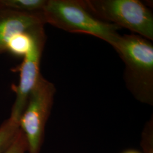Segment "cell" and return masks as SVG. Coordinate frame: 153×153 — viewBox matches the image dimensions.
<instances>
[{
    "label": "cell",
    "instance_id": "obj_1",
    "mask_svg": "<svg viewBox=\"0 0 153 153\" xmlns=\"http://www.w3.org/2000/svg\"><path fill=\"white\" fill-rule=\"evenodd\" d=\"M125 65L124 80L133 97L153 105V44L136 34L119 36L112 45Z\"/></svg>",
    "mask_w": 153,
    "mask_h": 153
},
{
    "label": "cell",
    "instance_id": "obj_2",
    "mask_svg": "<svg viewBox=\"0 0 153 153\" xmlns=\"http://www.w3.org/2000/svg\"><path fill=\"white\" fill-rule=\"evenodd\" d=\"M45 23L69 33L88 34L111 46L120 36V28L93 15L80 0H47L42 10Z\"/></svg>",
    "mask_w": 153,
    "mask_h": 153
},
{
    "label": "cell",
    "instance_id": "obj_3",
    "mask_svg": "<svg viewBox=\"0 0 153 153\" xmlns=\"http://www.w3.org/2000/svg\"><path fill=\"white\" fill-rule=\"evenodd\" d=\"M90 11L99 19L153 40L152 12L138 0H86Z\"/></svg>",
    "mask_w": 153,
    "mask_h": 153
},
{
    "label": "cell",
    "instance_id": "obj_4",
    "mask_svg": "<svg viewBox=\"0 0 153 153\" xmlns=\"http://www.w3.org/2000/svg\"><path fill=\"white\" fill-rule=\"evenodd\" d=\"M56 91L55 85L41 75L29 96L26 108L18 121L19 128L27 142V153L40 152Z\"/></svg>",
    "mask_w": 153,
    "mask_h": 153
},
{
    "label": "cell",
    "instance_id": "obj_5",
    "mask_svg": "<svg viewBox=\"0 0 153 153\" xmlns=\"http://www.w3.org/2000/svg\"><path fill=\"white\" fill-rule=\"evenodd\" d=\"M33 39V46L23 57V61L19 68V84L14 89L16 93V99L11 109L10 117L18 121L26 108L30 94L41 76L40 64L46 41L44 27L34 31Z\"/></svg>",
    "mask_w": 153,
    "mask_h": 153
},
{
    "label": "cell",
    "instance_id": "obj_6",
    "mask_svg": "<svg viewBox=\"0 0 153 153\" xmlns=\"http://www.w3.org/2000/svg\"><path fill=\"white\" fill-rule=\"evenodd\" d=\"M42 12L22 13L0 9V54L6 51L9 41L16 34L44 27Z\"/></svg>",
    "mask_w": 153,
    "mask_h": 153
},
{
    "label": "cell",
    "instance_id": "obj_7",
    "mask_svg": "<svg viewBox=\"0 0 153 153\" xmlns=\"http://www.w3.org/2000/svg\"><path fill=\"white\" fill-rule=\"evenodd\" d=\"M47 0H0V9L22 13L42 11Z\"/></svg>",
    "mask_w": 153,
    "mask_h": 153
},
{
    "label": "cell",
    "instance_id": "obj_8",
    "mask_svg": "<svg viewBox=\"0 0 153 153\" xmlns=\"http://www.w3.org/2000/svg\"><path fill=\"white\" fill-rule=\"evenodd\" d=\"M36 29L31 32L16 34L8 43L6 46V51H9L18 56L24 57L30 51L33 46V33Z\"/></svg>",
    "mask_w": 153,
    "mask_h": 153
},
{
    "label": "cell",
    "instance_id": "obj_9",
    "mask_svg": "<svg viewBox=\"0 0 153 153\" xmlns=\"http://www.w3.org/2000/svg\"><path fill=\"white\" fill-rule=\"evenodd\" d=\"M20 131L18 121L10 117L0 126V153H4L11 145Z\"/></svg>",
    "mask_w": 153,
    "mask_h": 153
},
{
    "label": "cell",
    "instance_id": "obj_10",
    "mask_svg": "<svg viewBox=\"0 0 153 153\" xmlns=\"http://www.w3.org/2000/svg\"><path fill=\"white\" fill-rule=\"evenodd\" d=\"M141 146L142 153H153V116L144 126L142 134Z\"/></svg>",
    "mask_w": 153,
    "mask_h": 153
},
{
    "label": "cell",
    "instance_id": "obj_11",
    "mask_svg": "<svg viewBox=\"0 0 153 153\" xmlns=\"http://www.w3.org/2000/svg\"><path fill=\"white\" fill-rule=\"evenodd\" d=\"M28 144L25 134L20 129L16 138L4 153H27Z\"/></svg>",
    "mask_w": 153,
    "mask_h": 153
},
{
    "label": "cell",
    "instance_id": "obj_12",
    "mask_svg": "<svg viewBox=\"0 0 153 153\" xmlns=\"http://www.w3.org/2000/svg\"><path fill=\"white\" fill-rule=\"evenodd\" d=\"M123 153H142L138 151L137 150H126V152H123Z\"/></svg>",
    "mask_w": 153,
    "mask_h": 153
}]
</instances>
